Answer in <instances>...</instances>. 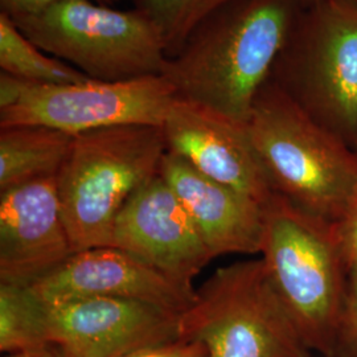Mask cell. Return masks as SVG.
Segmentation results:
<instances>
[{"label": "cell", "instance_id": "cell-1", "mask_svg": "<svg viewBox=\"0 0 357 357\" xmlns=\"http://www.w3.org/2000/svg\"><path fill=\"white\" fill-rule=\"evenodd\" d=\"M305 6L301 0H229L192 28L162 76L178 98L248 123Z\"/></svg>", "mask_w": 357, "mask_h": 357}, {"label": "cell", "instance_id": "cell-2", "mask_svg": "<svg viewBox=\"0 0 357 357\" xmlns=\"http://www.w3.org/2000/svg\"><path fill=\"white\" fill-rule=\"evenodd\" d=\"M246 125L273 193L335 222L357 185L356 150L270 79Z\"/></svg>", "mask_w": 357, "mask_h": 357}, {"label": "cell", "instance_id": "cell-3", "mask_svg": "<svg viewBox=\"0 0 357 357\" xmlns=\"http://www.w3.org/2000/svg\"><path fill=\"white\" fill-rule=\"evenodd\" d=\"M259 255L307 347L333 356L349 277L333 222L273 193L264 204Z\"/></svg>", "mask_w": 357, "mask_h": 357}, {"label": "cell", "instance_id": "cell-4", "mask_svg": "<svg viewBox=\"0 0 357 357\" xmlns=\"http://www.w3.org/2000/svg\"><path fill=\"white\" fill-rule=\"evenodd\" d=\"M167 151L159 126L121 125L75 137L56 178L75 252L109 246L116 217L146 183L159 175Z\"/></svg>", "mask_w": 357, "mask_h": 357}, {"label": "cell", "instance_id": "cell-5", "mask_svg": "<svg viewBox=\"0 0 357 357\" xmlns=\"http://www.w3.org/2000/svg\"><path fill=\"white\" fill-rule=\"evenodd\" d=\"M270 81L357 151V3L305 6Z\"/></svg>", "mask_w": 357, "mask_h": 357}, {"label": "cell", "instance_id": "cell-6", "mask_svg": "<svg viewBox=\"0 0 357 357\" xmlns=\"http://www.w3.org/2000/svg\"><path fill=\"white\" fill-rule=\"evenodd\" d=\"M180 339L208 357H310L262 258L217 268L180 315Z\"/></svg>", "mask_w": 357, "mask_h": 357}, {"label": "cell", "instance_id": "cell-7", "mask_svg": "<svg viewBox=\"0 0 357 357\" xmlns=\"http://www.w3.org/2000/svg\"><path fill=\"white\" fill-rule=\"evenodd\" d=\"M38 48L100 81L159 76L166 65L163 35L146 10H115L94 0H66L13 19Z\"/></svg>", "mask_w": 357, "mask_h": 357}, {"label": "cell", "instance_id": "cell-8", "mask_svg": "<svg viewBox=\"0 0 357 357\" xmlns=\"http://www.w3.org/2000/svg\"><path fill=\"white\" fill-rule=\"evenodd\" d=\"M176 98L162 75L125 81L86 78L73 84H32L0 73V128L40 125L76 137L121 125L162 128Z\"/></svg>", "mask_w": 357, "mask_h": 357}, {"label": "cell", "instance_id": "cell-9", "mask_svg": "<svg viewBox=\"0 0 357 357\" xmlns=\"http://www.w3.org/2000/svg\"><path fill=\"white\" fill-rule=\"evenodd\" d=\"M47 306L51 343L70 357H126L180 340V314L141 301L94 296Z\"/></svg>", "mask_w": 357, "mask_h": 357}, {"label": "cell", "instance_id": "cell-10", "mask_svg": "<svg viewBox=\"0 0 357 357\" xmlns=\"http://www.w3.org/2000/svg\"><path fill=\"white\" fill-rule=\"evenodd\" d=\"M109 246L128 252L188 287L213 259L191 216L160 174L121 211Z\"/></svg>", "mask_w": 357, "mask_h": 357}, {"label": "cell", "instance_id": "cell-11", "mask_svg": "<svg viewBox=\"0 0 357 357\" xmlns=\"http://www.w3.org/2000/svg\"><path fill=\"white\" fill-rule=\"evenodd\" d=\"M29 289L45 305L82 298H122L163 307L176 314L187 311L196 298L188 287L113 246L78 250L61 266Z\"/></svg>", "mask_w": 357, "mask_h": 357}, {"label": "cell", "instance_id": "cell-12", "mask_svg": "<svg viewBox=\"0 0 357 357\" xmlns=\"http://www.w3.org/2000/svg\"><path fill=\"white\" fill-rule=\"evenodd\" d=\"M162 130L167 150L206 178L243 192L261 204L273 195L246 123L176 97Z\"/></svg>", "mask_w": 357, "mask_h": 357}, {"label": "cell", "instance_id": "cell-13", "mask_svg": "<svg viewBox=\"0 0 357 357\" xmlns=\"http://www.w3.org/2000/svg\"><path fill=\"white\" fill-rule=\"evenodd\" d=\"M73 253L56 178L0 192V283L29 287Z\"/></svg>", "mask_w": 357, "mask_h": 357}, {"label": "cell", "instance_id": "cell-14", "mask_svg": "<svg viewBox=\"0 0 357 357\" xmlns=\"http://www.w3.org/2000/svg\"><path fill=\"white\" fill-rule=\"evenodd\" d=\"M159 174L176 193L213 258L231 253L259 255L264 204L206 178L169 151L162 160Z\"/></svg>", "mask_w": 357, "mask_h": 357}, {"label": "cell", "instance_id": "cell-15", "mask_svg": "<svg viewBox=\"0 0 357 357\" xmlns=\"http://www.w3.org/2000/svg\"><path fill=\"white\" fill-rule=\"evenodd\" d=\"M73 141L70 134L40 125L0 128V192L57 178Z\"/></svg>", "mask_w": 357, "mask_h": 357}, {"label": "cell", "instance_id": "cell-16", "mask_svg": "<svg viewBox=\"0 0 357 357\" xmlns=\"http://www.w3.org/2000/svg\"><path fill=\"white\" fill-rule=\"evenodd\" d=\"M50 344L48 306L28 286L0 283V351L10 355Z\"/></svg>", "mask_w": 357, "mask_h": 357}, {"label": "cell", "instance_id": "cell-17", "mask_svg": "<svg viewBox=\"0 0 357 357\" xmlns=\"http://www.w3.org/2000/svg\"><path fill=\"white\" fill-rule=\"evenodd\" d=\"M0 69L32 84H73L89 78L75 66L48 56L4 13H0Z\"/></svg>", "mask_w": 357, "mask_h": 357}, {"label": "cell", "instance_id": "cell-18", "mask_svg": "<svg viewBox=\"0 0 357 357\" xmlns=\"http://www.w3.org/2000/svg\"><path fill=\"white\" fill-rule=\"evenodd\" d=\"M229 0H146L139 6L153 17L159 26L168 57L175 56L192 28L196 26L205 15Z\"/></svg>", "mask_w": 357, "mask_h": 357}, {"label": "cell", "instance_id": "cell-19", "mask_svg": "<svg viewBox=\"0 0 357 357\" xmlns=\"http://www.w3.org/2000/svg\"><path fill=\"white\" fill-rule=\"evenodd\" d=\"M332 357H357V270L348 277Z\"/></svg>", "mask_w": 357, "mask_h": 357}, {"label": "cell", "instance_id": "cell-20", "mask_svg": "<svg viewBox=\"0 0 357 357\" xmlns=\"http://www.w3.org/2000/svg\"><path fill=\"white\" fill-rule=\"evenodd\" d=\"M348 271L357 270V185L349 195L340 217L333 222Z\"/></svg>", "mask_w": 357, "mask_h": 357}, {"label": "cell", "instance_id": "cell-21", "mask_svg": "<svg viewBox=\"0 0 357 357\" xmlns=\"http://www.w3.org/2000/svg\"><path fill=\"white\" fill-rule=\"evenodd\" d=\"M66 0H0V13H7L11 19H17L23 16H31L43 13L47 8L63 3ZM97 3L109 4L113 0H94Z\"/></svg>", "mask_w": 357, "mask_h": 357}, {"label": "cell", "instance_id": "cell-22", "mask_svg": "<svg viewBox=\"0 0 357 357\" xmlns=\"http://www.w3.org/2000/svg\"><path fill=\"white\" fill-rule=\"evenodd\" d=\"M188 347H190V342L180 339L178 342L143 349L126 357H183L188 351Z\"/></svg>", "mask_w": 357, "mask_h": 357}, {"label": "cell", "instance_id": "cell-23", "mask_svg": "<svg viewBox=\"0 0 357 357\" xmlns=\"http://www.w3.org/2000/svg\"><path fill=\"white\" fill-rule=\"evenodd\" d=\"M6 357H70L65 351H63L59 345L50 344L32 349V351H24V352H17V354H10L6 355Z\"/></svg>", "mask_w": 357, "mask_h": 357}, {"label": "cell", "instance_id": "cell-24", "mask_svg": "<svg viewBox=\"0 0 357 357\" xmlns=\"http://www.w3.org/2000/svg\"><path fill=\"white\" fill-rule=\"evenodd\" d=\"M183 357H208V354L205 351L204 345L199 342H190L188 351Z\"/></svg>", "mask_w": 357, "mask_h": 357}, {"label": "cell", "instance_id": "cell-25", "mask_svg": "<svg viewBox=\"0 0 357 357\" xmlns=\"http://www.w3.org/2000/svg\"><path fill=\"white\" fill-rule=\"evenodd\" d=\"M303 4H312V3H317V1H327V0H301ZM343 1H354L357 3V0H343Z\"/></svg>", "mask_w": 357, "mask_h": 357}, {"label": "cell", "instance_id": "cell-26", "mask_svg": "<svg viewBox=\"0 0 357 357\" xmlns=\"http://www.w3.org/2000/svg\"><path fill=\"white\" fill-rule=\"evenodd\" d=\"M113 1H115V0H113ZM134 3H135V6H139V4H142V3H144L146 0H132Z\"/></svg>", "mask_w": 357, "mask_h": 357}]
</instances>
